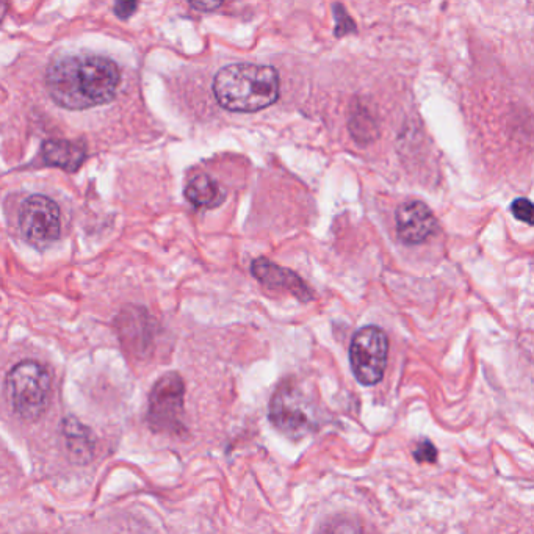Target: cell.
<instances>
[{
  "instance_id": "9a60e30c",
  "label": "cell",
  "mask_w": 534,
  "mask_h": 534,
  "mask_svg": "<svg viewBox=\"0 0 534 534\" xmlns=\"http://www.w3.org/2000/svg\"><path fill=\"white\" fill-rule=\"evenodd\" d=\"M334 16H336V35L342 37V35H348V33L356 32V26L351 21L350 16L347 15V11L343 10L342 5H334Z\"/></svg>"
},
{
  "instance_id": "ba28073f",
  "label": "cell",
  "mask_w": 534,
  "mask_h": 534,
  "mask_svg": "<svg viewBox=\"0 0 534 534\" xmlns=\"http://www.w3.org/2000/svg\"><path fill=\"white\" fill-rule=\"evenodd\" d=\"M397 234L406 245H419L436 231V218L430 207L422 201L401 204L395 213Z\"/></svg>"
},
{
  "instance_id": "6da1fadb",
  "label": "cell",
  "mask_w": 534,
  "mask_h": 534,
  "mask_svg": "<svg viewBox=\"0 0 534 534\" xmlns=\"http://www.w3.org/2000/svg\"><path fill=\"white\" fill-rule=\"evenodd\" d=\"M120 82V68L101 55L58 58L46 74V87L52 101L68 110H87L109 104Z\"/></svg>"
},
{
  "instance_id": "30bf717a",
  "label": "cell",
  "mask_w": 534,
  "mask_h": 534,
  "mask_svg": "<svg viewBox=\"0 0 534 534\" xmlns=\"http://www.w3.org/2000/svg\"><path fill=\"white\" fill-rule=\"evenodd\" d=\"M43 159L47 165L76 173L87 159V149L77 141L47 140L43 145Z\"/></svg>"
},
{
  "instance_id": "277c9868",
  "label": "cell",
  "mask_w": 534,
  "mask_h": 534,
  "mask_svg": "<svg viewBox=\"0 0 534 534\" xmlns=\"http://www.w3.org/2000/svg\"><path fill=\"white\" fill-rule=\"evenodd\" d=\"M270 420L282 433L300 439L318 426V408L296 383H282L270 401Z\"/></svg>"
},
{
  "instance_id": "5bb4252c",
  "label": "cell",
  "mask_w": 534,
  "mask_h": 534,
  "mask_svg": "<svg viewBox=\"0 0 534 534\" xmlns=\"http://www.w3.org/2000/svg\"><path fill=\"white\" fill-rule=\"evenodd\" d=\"M511 212H513L514 217L519 221H524V223L530 224L533 226V213L534 207L531 201H528L527 198H519L511 204Z\"/></svg>"
},
{
  "instance_id": "e0dca14e",
  "label": "cell",
  "mask_w": 534,
  "mask_h": 534,
  "mask_svg": "<svg viewBox=\"0 0 534 534\" xmlns=\"http://www.w3.org/2000/svg\"><path fill=\"white\" fill-rule=\"evenodd\" d=\"M137 8V2H118L115 5V15L120 19H127L134 15Z\"/></svg>"
},
{
  "instance_id": "8fae6325",
  "label": "cell",
  "mask_w": 534,
  "mask_h": 534,
  "mask_svg": "<svg viewBox=\"0 0 534 534\" xmlns=\"http://www.w3.org/2000/svg\"><path fill=\"white\" fill-rule=\"evenodd\" d=\"M62 426L69 459L76 464H88L93 459L94 450H96V441L91 430L73 417L63 419Z\"/></svg>"
},
{
  "instance_id": "d6986e66",
  "label": "cell",
  "mask_w": 534,
  "mask_h": 534,
  "mask_svg": "<svg viewBox=\"0 0 534 534\" xmlns=\"http://www.w3.org/2000/svg\"><path fill=\"white\" fill-rule=\"evenodd\" d=\"M5 10H7V5L0 4V22H2V19H4Z\"/></svg>"
},
{
  "instance_id": "52a82bcc",
  "label": "cell",
  "mask_w": 534,
  "mask_h": 534,
  "mask_svg": "<svg viewBox=\"0 0 534 534\" xmlns=\"http://www.w3.org/2000/svg\"><path fill=\"white\" fill-rule=\"evenodd\" d=\"M19 228L24 239L35 248H47L60 237V209L51 198L33 195L22 203Z\"/></svg>"
},
{
  "instance_id": "7c38bea8",
  "label": "cell",
  "mask_w": 534,
  "mask_h": 534,
  "mask_svg": "<svg viewBox=\"0 0 534 534\" xmlns=\"http://www.w3.org/2000/svg\"><path fill=\"white\" fill-rule=\"evenodd\" d=\"M185 198L195 207H215L223 203V188L207 174H199L188 182Z\"/></svg>"
},
{
  "instance_id": "3957f363",
  "label": "cell",
  "mask_w": 534,
  "mask_h": 534,
  "mask_svg": "<svg viewBox=\"0 0 534 534\" xmlns=\"http://www.w3.org/2000/svg\"><path fill=\"white\" fill-rule=\"evenodd\" d=\"M52 378L44 365L22 361L8 373L5 392L8 403L22 420L41 419L51 403Z\"/></svg>"
},
{
  "instance_id": "5b68a950",
  "label": "cell",
  "mask_w": 534,
  "mask_h": 534,
  "mask_svg": "<svg viewBox=\"0 0 534 534\" xmlns=\"http://www.w3.org/2000/svg\"><path fill=\"white\" fill-rule=\"evenodd\" d=\"M389 340L378 326H365L354 334L350 364L354 376L364 386H375L386 372Z\"/></svg>"
},
{
  "instance_id": "ac0fdd59",
  "label": "cell",
  "mask_w": 534,
  "mask_h": 534,
  "mask_svg": "<svg viewBox=\"0 0 534 534\" xmlns=\"http://www.w3.org/2000/svg\"><path fill=\"white\" fill-rule=\"evenodd\" d=\"M192 7L196 8V10L207 11L215 10V8L221 7V4L220 2H212V4H210V2H196V4L193 2Z\"/></svg>"
},
{
  "instance_id": "2e32d148",
  "label": "cell",
  "mask_w": 534,
  "mask_h": 534,
  "mask_svg": "<svg viewBox=\"0 0 534 534\" xmlns=\"http://www.w3.org/2000/svg\"><path fill=\"white\" fill-rule=\"evenodd\" d=\"M414 458L419 462H434L437 459V450L430 441L419 442L414 450Z\"/></svg>"
},
{
  "instance_id": "8992f818",
  "label": "cell",
  "mask_w": 534,
  "mask_h": 534,
  "mask_svg": "<svg viewBox=\"0 0 534 534\" xmlns=\"http://www.w3.org/2000/svg\"><path fill=\"white\" fill-rule=\"evenodd\" d=\"M185 386L181 375L166 373L157 381L149 397L148 420L157 433H181L184 430Z\"/></svg>"
},
{
  "instance_id": "4fadbf2b",
  "label": "cell",
  "mask_w": 534,
  "mask_h": 534,
  "mask_svg": "<svg viewBox=\"0 0 534 534\" xmlns=\"http://www.w3.org/2000/svg\"><path fill=\"white\" fill-rule=\"evenodd\" d=\"M320 534H364V531L359 527L358 522L347 517H336L323 527Z\"/></svg>"
},
{
  "instance_id": "9c48e42d",
  "label": "cell",
  "mask_w": 534,
  "mask_h": 534,
  "mask_svg": "<svg viewBox=\"0 0 534 534\" xmlns=\"http://www.w3.org/2000/svg\"><path fill=\"white\" fill-rule=\"evenodd\" d=\"M251 273L260 284H264L268 289L284 290V292L296 296L303 303L314 298L311 289L306 286V282L300 276L287 270V268L279 267L275 262H270L264 257L254 260L253 265H251Z\"/></svg>"
},
{
  "instance_id": "7a4b0ae2",
  "label": "cell",
  "mask_w": 534,
  "mask_h": 534,
  "mask_svg": "<svg viewBox=\"0 0 534 534\" xmlns=\"http://www.w3.org/2000/svg\"><path fill=\"white\" fill-rule=\"evenodd\" d=\"M279 74L275 68L254 63L224 66L213 79V94L223 109L254 113L267 109L279 98Z\"/></svg>"
}]
</instances>
